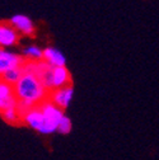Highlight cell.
Wrapping results in <instances>:
<instances>
[{"instance_id": "1", "label": "cell", "mask_w": 159, "mask_h": 160, "mask_svg": "<svg viewBox=\"0 0 159 160\" xmlns=\"http://www.w3.org/2000/svg\"><path fill=\"white\" fill-rule=\"evenodd\" d=\"M14 93L18 99V109L23 117V114L27 113L31 108L38 107L46 101L47 89L34 72L24 68L22 79L17 85H14Z\"/></svg>"}, {"instance_id": "2", "label": "cell", "mask_w": 159, "mask_h": 160, "mask_svg": "<svg viewBox=\"0 0 159 160\" xmlns=\"http://www.w3.org/2000/svg\"><path fill=\"white\" fill-rule=\"evenodd\" d=\"M23 122L26 125H28L32 130L39 132V133H44V135H50L57 131V125L54 123L52 121L44 114V112L41 111L39 107H33L31 108L27 113L23 114L22 117Z\"/></svg>"}, {"instance_id": "3", "label": "cell", "mask_w": 159, "mask_h": 160, "mask_svg": "<svg viewBox=\"0 0 159 160\" xmlns=\"http://www.w3.org/2000/svg\"><path fill=\"white\" fill-rule=\"evenodd\" d=\"M22 66H24V60L19 55L5 50L0 51V72L2 74Z\"/></svg>"}, {"instance_id": "4", "label": "cell", "mask_w": 159, "mask_h": 160, "mask_svg": "<svg viewBox=\"0 0 159 160\" xmlns=\"http://www.w3.org/2000/svg\"><path fill=\"white\" fill-rule=\"evenodd\" d=\"M73 97H74V89L73 87L68 85V87L54 90L50 101L55 103L57 107H60L61 109H65L66 107H69L70 102L73 101Z\"/></svg>"}, {"instance_id": "5", "label": "cell", "mask_w": 159, "mask_h": 160, "mask_svg": "<svg viewBox=\"0 0 159 160\" xmlns=\"http://www.w3.org/2000/svg\"><path fill=\"white\" fill-rule=\"evenodd\" d=\"M9 24L15 28L17 31H19L23 34H32L33 31H34V26H33V22L27 17V15H23V14H15L10 18L9 21Z\"/></svg>"}, {"instance_id": "6", "label": "cell", "mask_w": 159, "mask_h": 160, "mask_svg": "<svg viewBox=\"0 0 159 160\" xmlns=\"http://www.w3.org/2000/svg\"><path fill=\"white\" fill-rule=\"evenodd\" d=\"M44 61L51 68H60L65 66L66 58L63 55V52L59 51L57 48L47 47L44 50Z\"/></svg>"}, {"instance_id": "7", "label": "cell", "mask_w": 159, "mask_h": 160, "mask_svg": "<svg viewBox=\"0 0 159 160\" xmlns=\"http://www.w3.org/2000/svg\"><path fill=\"white\" fill-rule=\"evenodd\" d=\"M17 103L18 99L14 93V87L2 82V84H0V108H2V111Z\"/></svg>"}, {"instance_id": "8", "label": "cell", "mask_w": 159, "mask_h": 160, "mask_svg": "<svg viewBox=\"0 0 159 160\" xmlns=\"http://www.w3.org/2000/svg\"><path fill=\"white\" fill-rule=\"evenodd\" d=\"M69 83H70V74H69V71L66 70L65 66L52 69V87H54V90L68 87Z\"/></svg>"}, {"instance_id": "9", "label": "cell", "mask_w": 159, "mask_h": 160, "mask_svg": "<svg viewBox=\"0 0 159 160\" xmlns=\"http://www.w3.org/2000/svg\"><path fill=\"white\" fill-rule=\"evenodd\" d=\"M18 39L19 34L15 28H13L12 26L2 24V27H0V45L3 47H9L15 45Z\"/></svg>"}, {"instance_id": "10", "label": "cell", "mask_w": 159, "mask_h": 160, "mask_svg": "<svg viewBox=\"0 0 159 160\" xmlns=\"http://www.w3.org/2000/svg\"><path fill=\"white\" fill-rule=\"evenodd\" d=\"M24 65H26V64H24ZM23 74H24V66L17 68V69H13V70H9V71L2 74V79H3L4 83H7V84L14 87V85L18 84L19 80L22 79Z\"/></svg>"}, {"instance_id": "11", "label": "cell", "mask_w": 159, "mask_h": 160, "mask_svg": "<svg viewBox=\"0 0 159 160\" xmlns=\"http://www.w3.org/2000/svg\"><path fill=\"white\" fill-rule=\"evenodd\" d=\"M2 116L8 123H17L19 119L22 118V114L18 109V103L7 107L5 109L2 111Z\"/></svg>"}, {"instance_id": "12", "label": "cell", "mask_w": 159, "mask_h": 160, "mask_svg": "<svg viewBox=\"0 0 159 160\" xmlns=\"http://www.w3.org/2000/svg\"><path fill=\"white\" fill-rule=\"evenodd\" d=\"M24 55L28 56L29 58L32 60H41L44 58V51L41 48H38L37 46H29V47H26L23 50Z\"/></svg>"}, {"instance_id": "13", "label": "cell", "mask_w": 159, "mask_h": 160, "mask_svg": "<svg viewBox=\"0 0 159 160\" xmlns=\"http://www.w3.org/2000/svg\"><path fill=\"white\" fill-rule=\"evenodd\" d=\"M57 131L63 133V135H66V133H70L71 131V121L70 118L64 116V118L60 121V123H59V127H57Z\"/></svg>"}]
</instances>
